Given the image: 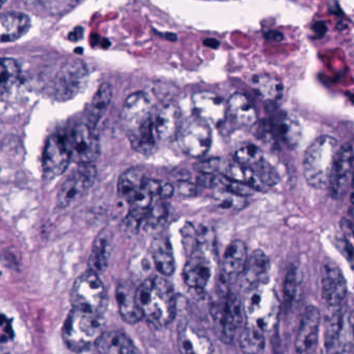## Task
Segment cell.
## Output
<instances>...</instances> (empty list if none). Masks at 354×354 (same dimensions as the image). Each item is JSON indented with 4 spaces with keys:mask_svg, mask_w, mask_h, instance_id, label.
Returning a JSON list of instances; mask_svg holds the SVG:
<instances>
[{
    "mask_svg": "<svg viewBox=\"0 0 354 354\" xmlns=\"http://www.w3.org/2000/svg\"><path fill=\"white\" fill-rule=\"evenodd\" d=\"M143 318L156 328L168 326L176 316L177 299L172 285L161 277H152L135 289Z\"/></svg>",
    "mask_w": 354,
    "mask_h": 354,
    "instance_id": "6da1fadb",
    "label": "cell"
},
{
    "mask_svg": "<svg viewBox=\"0 0 354 354\" xmlns=\"http://www.w3.org/2000/svg\"><path fill=\"white\" fill-rule=\"evenodd\" d=\"M339 142L332 136L318 137L310 145L303 157V176L314 189H328Z\"/></svg>",
    "mask_w": 354,
    "mask_h": 354,
    "instance_id": "7a4b0ae2",
    "label": "cell"
},
{
    "mask_svg": "<svg viewBox=\"0 0 354 354\" xmlns=\"http://www.w3.org/2000/svg\"><path fill=\"white\" fill-rule=\"evenodd\" d=\"M247 322L261 330L264 334L272 332L278 322L280 301L267 284L247 289L242 306Z\"/></svg>",
    "mask_w": 354,
    "mask_h": 354,
    "instance_id": "3957f363",
    "label": "cell"
},
{
    "mask_svg": "<svg viewBox=\"0 0 354 354\" xmlns=\"http://www.w3.org/2000/svg\"><path fill=\"white\" fill-rule=\"evenodd\" d=\"M102 333L101 314L73 308L62 328V339L71 351L81 353L96 344Z\"/></svg>",
    "mask_w": 354,
    "mask_h": 354,
    "instance_id": "277c9868",
    "label": "cell"
},
{
    "mask_svg": "<svg viewBox=\"0 0 354 354\" xmlns=\"http://www.w3.org/2000/svg\"><path fill=\"white\" fill-rule=\"evenodd\" d=\"M343 306L328 308L324 319V354H347L353 344V312L345 310Z\"/></svg>",
    "mask_w": 354,
    "mask_h": 354,
    "instance_id": "5b68a950",
    "label": "cell"
},
{
    "mask_svg": "<svg viewBox=\"0 0 354 354\" xmlns=\"http://www.w3.org/2000/svg\"><path fill=\"white\" fill-rule=\"evenodd\" d=\"M212 326L220 341L231 343L242 326L243 309L240 299L234 293H224L210 309Z\"/></svg>",
    "mask_w": 354,
    "mask_h": 354,
    "instance_id": "8992f818",
    "label": "cell"
},
{
    "mask_svg": "<svg viewBox=\"0 0 354 354\" xmlns=\"http://www.w3.org/2000/svg\"><path fill=\"white\" fill-rule=\"evenodd\" d=\"M71 299L76 309L102 314L105 308L106 291L98 274L89 270L79 277L73 286Z\"/></svg>",
    "mask_w": 354,
    "mask_h": 354,
    "instance_id": "52a82bcc",
    "label": "cell"
},
{
    "mask_svg": "<svg viewBox=\"0 0 354 354\" xmlns=\"http://www.w3.org/2000/svg\"><path fill=\"white\" fill-rule=\"evenodd\" d=\"M176 139L183 153L189 157H204L211 149V127L197 116H193L181 122Z\"/></svg>",
    "mask_w": 354,
    "mask_h": 354,
    "instance_id": "ba28073f",
    "label": "cell"
},
{
    "mask_svg": "<svg viewBox=\"0 0 354 354\" xmlns=\"http://www.w3.org/2000/svg\"><path fill=\"white\" fill-rule=\"evenodd\" d=\"M64 139L70 151L71 160L77 162L79 165L91 164L99 157V139L89 124H77Z\"/></svg>",
    "mask_w": 354,
    "mask_h": 354,
    "instance_id": "9c48e42d",
    "label": "cell"
},
{
    "mask_svg": "<svg viewBox=\"0 0 354 354\" xmlns=\"http://www.w3.org/2000/svg\"><path fill=\"white\" fill-rule=\"evenodd\" d=\"M96 169L91 164H81L69 178L62 183L57 195L60 207L72 205L87 194L95 183Z\"/></svg>",
    "mask_w": 354,
    "mask_h": 354,
    "instance_id": "30bf717a",
    "label": "cell"
},
{
    "mask_svg": "<svg viewBox=\"0 0 354 354\" xmlns=\"http://www.w3.org/2000/svg\"><path fill=\"white\" fill-rule=\"evenodd\" d=\"M87 78V68L82 62L79 60L67 62L54 79V93L57 99H71L85 86Z\"/></svg>",
    "mask_w": 354,
    "mask_h": 354,
    "instance_id": "8fae6325",
    "label": "cell"
},
{
    "mask_svg": "<svg viewBox=\"0 0 354 354\" xmlns=\"http://www.w3.org/2000/svg\"><path fill=\"white\" fill-rule=\"evenodd\" d=\"M321 314L315 306L306 309L294 342L295 354H315L319 341Z\"/></svg>",
    "mask_w": 354,
    "mask_h": 354,
    "instance_id": "7c38bea8",
    "label": "cell"
},
{
    "mask_svg": "<svg viewBox=\"0 0 354 354\" xmlns=\"http://www.w3.org/2000/svg\"><path fill=\"white\" fill-rule=\"evenodd\" d=\"M153 105L149 95L143 91H137L127 97L121 112V120L126 133L131 132L151 120Z\"/></svg>",
    "mask_w": 354,
    "mask_h": 354,
    "instance_id": "4fadbf2b",
    "label": "cell"
},
{
    "mask_svg": "<svg viewBox=\"0 0 354 354\" xmlns=\"http://www.w3.org/2000/svg\"><path fill=\"white\" fill-rule=\"evenodd\" d=\"M353 171V147L351 143L339 147L328 189L335 198H340L351 185Z\"/></svg>",
    "mask_w": 354,
    "mask_h": 354,
    "instance_id": "5bb4252c",
    "label": "cell"
},
{
    "mask_svg": "<svg viewBox=\"0 0 354 354\" xmlns=\"http://www.w3.org/2000/svg\"><path fill=\"white\" fill-rule=\"evenodd\" d=\"M195 115L206 124L220 126L227 118V103L224 100L211 91H199L193 95Z\"/></svg>",
    "mask_w": 354,
    "mask_h": 354,
    "instance_id": "9a60e30c",
    "label": "cell"
},
{
    "mask_svg": "<svg viewBox=\"0 0 354 354\" xmlns=\"http://www.w3.org/2000/svg\"><path fill=\"white\" fill-rule=\"evenodd\" d=\"M322 299L328 308L344 305L347 297V283L344 274L336 264H324L321 279Z\"/></svg>",
    "mask_w": 354,
    "mask_h": 354,
    "instance_id": "2e32d148",
    "label": "cell"
},
{
    "mask_svg": "<svg viewBox=\"0 0 354 354\" xmlns=\"http://www.w3.org/2000/svg\"><path fill=\"white\" fill-rule=\"evenodd\" d=\"M70 161V151L64 137L60 135L50 137L46 143L43 155V169L45 176L48 178H54L64 174Z\"/></svg>",
    "mask_w": 354,
    "mask_h": 354,
    "instance_id": "e0dca14e",
    "label": "cell"
},
{
    "mask_svg": "<svg viewBox=\"0 0 354 354\" xmlns=\"http://www.w3.org/2000/svg\"><path fill=\"white\" fill-rule=\"evenodd\" d=\"M212 276L210 260L201 248L189 254L188 260L183 268V280L185 284L195 290H203L207 287Z\"/></svg>",
    "mask_w": 354,
    "mask_h": 354,
    "instance_id": "ac0fdd59",
    "label": "cell"
},
{
    "mask_svg": "<svg viewBox=\"0 0 354 354\" xmlns=\"http://www.w3.org/2000/svg\"><path fill=\"white\" fill-rule=\"evenodd\" d=\"M272 136L290 149H297L301 140V127L297 118L285 111L276 112L269 122Z\"/></svg>",
    "mask_w": 354,
    "mask_h": 354,
    "instance_id": "d6986e66",
    "label": "cell"
},
{
    "mask_svg": "<svg viewBox=\"0 0 354 354\" xmlns=\"http://www.w3.org/2000/svg\"><path fill=\"white\" fill-rule=\"evenodd\" d=\"M179 108L175 104H166L153 113V126L156 137L168 141L176 138L181 126Z\"/></svg>",
    "mask_w": 354,
    "mask_h": 354,
    "instance_id": "ffe728a7",
    "label": "cell"
},
{
    "mask_svg": "<svg viewBox=\"0 0 354 354\" xmlns=\"http://www.w3.org/2000/svg\"><path fill=\"white\" fill-rule=\"evenodd\" d=\"M178 345L181 354L213 353L209 337L188 324L179 326Z\"/></svg>",
    "mask_w": 354,
    "mask_h": 354,
    "instance_id": "44dd1931",
    "label": "cell"
},
{
    "mask_svg": "<svg viewBox=\"0 0 354 354\" xmlns=\"http://www.w3.org/2000/svg\"><path fill=\"white\" fill-rule=\"evenodd\" d=\"M270 260L263 251L254 252L249 257H247L245 270H243V284L245 289L258 285L267 284L269 279Z\"/></svg>",
    "mask_w": 354,
    "mask_h": 354,
    "instance_id": "7402d4cb",
    "label": "cell"
},
{
    "mask_svg": "<svg viewBox=\"0 0 354 354\" xmlns=\"http://www.w3.org/2000/svg\"><path fill=\"white\" fill-rule=\"evenodd\" d=\"M31 20L26 14L8 12L0 15V44L12 43L26 35Z\"/></svg>",
    "mask_w": 354,
    "mask_h": 354,
    "instance_id": "603a6c76",
    "label": "cell"
},
{
    "mask_svg": "<svg viewBox=\"0 0 354 354\" xmlns=\"http://www.w3.org/2000/svg\"><path fill=\"white\" fill-rule=\"evenodd\" d=\"M227 115L241 127H253L258 122V113L255 106L247 95L234 93L227 103Z\"/></svg>",
    "mask_w": 354,
    "mask_h": 354,
    "instance_id": "cb8c5ba5",
    "label": "cell"
},
{
    "mask_svg": "<svg viewBox=\"0 0 354 354\" xmlns=\"http://www.w3.org/2000/svg\"><path fill=\"white\" fill-rule=\"evenodd\" d=\"M95 345L102 354H141L134 343L120 330L102 333Z\"/></svg>",
    "mask_w": 354,
    "mask_h": 354,
    "instance_id": "d4e9b609",
    "label": "cell"
},
{
    "mask_svg": "<svg viewBox=\"0 0 354 354\" xmlns=\"http://www.w3.org/2000/svg\"><path fill=\"white\" fill-rule=\"evenodd\" d=\"M116 301L121 316L127 324H134L143 319V314L137 305L135 289L127 283L116 288Z\"/></svg>",
    "mask_w": 354,
    "mask_h": 354,
    "instance_id": "484cf974",
    "label": "cell"
},
{
    "mask_svg": "<svg viewBox=\"0 0 354 354\" xmlns=\"http://www.w3.org/2000/svg\"><path fill=\"white\" fill-rule=\"evenodd\" d=\"M247 260V248L242 241H234L228 245L222 260V270L227 277L242 274Z\"/></svg>",
    "mask_w": 354,
    "mask_h": 354,
    "instance_id": "4316f807",
    "label": "cell"
},
{
    "mask_svg": "<svg viewBox=\"0 0 354 354\" xmlns=\"http://www.w3.org/2000/svg\"><path fill=\"white\" fill-rule=\"evenodd\" d=\"M112 248V235L109 231L104 230L100 232L94 243L89 257V268L91 272L99 274L104 272L108 266L110 253Z\"/></svg>",
    "mask_w": 354,
    "mask_h": 354,
    "instance_id": "83f0119b",
    "label": "cell"
},
{
    "mask_svg": "<svg viewBox=\"0 0 354 354\" xmlns=\"http://www.w3.org/2000/svg\"><path fill=\"white\" fill-rule=\"evenodd\" d=\"M127 135L133 149L137 153L143 155H150L153 153L156 147V140H157L155 130H154L153 116L151 120H148L139 128L127 133Z\"/></svg>",
    "mask_w": 354,
    "mask_h": 354,
    "instance_id": "f1b7e54d",
    "label": "cell"
},
{
    "mask_svg": "<svg viewBox=\"0 0 354 354\" xmlns=\"http://www.w3.org/2000/svg\"><path fill=\"white\" fill-rule=\"evenodd\" d=\"M251 85L257 95L266 102L278 101L284 93L282 81L272 75H256L251 79Z\"/></svg>",
    "mask_w": 354,
    "mask_h": 354,
    "instance_id": "f546056e",
    "label": "cell"
},
{
    "mask_svg": "<svg viewBox=\"0 0 354 354\" xmlns=\"http://www.w3.org/2000/svg\"><path fill=\"white\" fill-rule=\"evenodd\" d=\"M220 176H227L229 178L239 181V183H245V185L253 187L256 192H265L268 189L255 170L236 163V162L230 164L224 163V169H222Z\"/></svg>",
    "mask_w": 354,
    "mask_h": 354,
    "instance_id": "4dcf8cb0",
    "label": "cell"
},
{
    "mask_svg": "<svg viewBox=\"0 0 354 354\" xmlns=\"http://www.w3.org/2000/svg\"><path fill=\"white\" fill-rule=\"evenodd\" d=\"M154 266L161 276H172L176 270L172 247L166 239H158L152 245Z\"/></svg>",
    "mask_w": 354,
    "mask_h": 354,
    "instance_id": "1f68e13d",
    "label": "cell"
},
{
    "mask_svg": "<svg viewBox=\"0 0 354 354\" xmlns=\"http://www.w3.org/2000/svg\"><path fill=\"white\" fill-rule=\"evenodd\" d=\"M112 99V88L107 83H104L98 89L91 100V106L87 110V122L91 128H95L109 107Z\"/></svg>",
    "mask_w": 354,
    "mask_h": 354,
    "instance_id": "d6a6232c",
    "label": "cell"
},
{
    "mask_svg": "<svg viewBox=\"0 0 354 354\" xmlns=\"http://www.w3.org/2000/svg\"><path fill=\"white\" fill-rule=\"evenodd\" d=\"M239 344L245 354H262L265 351V334L256 326L247 324L239 336Z\"/></svg>",
    "mask_w": 354,
    "mask_h": 354,
    "instance_id": "836d02e7",
    "label": "cell"
},
{
    "mask_svg": "<svg viewBox=\"0 0 354 354\" xmlns=\"http://www.w3.org/2000/svg\"><path fill=\"white\" fill-rule=\"evenodd\" d=\"M20 68L12 58H0V95L8 93L18 82Z\"/></svg>",
    "mask_w": 354,
    "mask_h": 354,
    "instance_id": "e575fe53",
    "label": "cell"
},
{
    "mask_svg": "<svg viewBox=\"0 0 354 354\" xmlns=\"http://www.w3.org/2000/svg\"><path fill=\"white\" fill-rule=\"evenodd\" d=\"M145 174L139 169H130L121 176L118 183V192L124 199L128 201L133 194L141 189Z\"/></svg>",
    "mask_w": 354,
    "mask_h": 354,
    "instance_id": "d590c367",
    "label": "cell"
},
{
    "mask_svg": "<svg viewBox=\"0 0 354 354\" xmlns=\"http://www.w3.org/2000/svg\"><path fill=\"white\" fill-rule=\"evenodd\" d=\"M168 207L162 202L152 204L143 216L141 227L147 230H157L166 224L168 220Z\"/></svg>",
    "mask_w": 354,
    "mask_h": 354,
    "instance_id": "8d00e7d4",
    "label": "cell"
},
{
    "mask_svg": "<svg viewBox=\"0 0 354 354\" xmlns=\"http://www.w3.org/2000/svg\"><path fill=\"white\" fill-rule=\"evenodd\" d=\"M263 151L254 145H247L240 147L235 153V162L247 167L254 168L264 161Z\"/></svg>",
    "mask_w": 354,
    "mask_h": 354,
    "instance_id": "74e56055",
    "label": "cell"
},
{
    "mask_svg": "<svg viewBox=\"0 0 354 354\" xmlns=\"http://www.w3.org/2000/svg\"><path fill=\"white\" fill-rule=\"evenodd\" d=\"M214 201L218 207L224 210H241L247 206V199L245 197L235 195L230 192L220 189L215 192L214 195Z\"/></svg>",
    "mask_w": 354,
    "mask_h": 354,
    "instance_id": "f35d334b",
    "label": "cell"
},
{
    "mask_svg": "<svg viewBox=\"0 0 354 354\" xmlns=\"http://www.w3.org/2000/svg\"><path fill=\"white\" fill-rule=\"evenodd\" d=\"M143 185L154 198H159L161 200L168 199L175 193V187L172 183L150 178V177L143 178Z\"/></svg>",
    "mask_w": 354,
    "mask_h": 354,
    "instance_id": "ab89813d",
    "label": "cell"
},
{
    "mask_svg": "<svg viewBox=\"0 0 354 354\" xmlns=\"http://www.w3.org/2000/svg\"><path fill=\"white\" fill-rule=\"evenodd\" d=\"M216 187H220V189L230 192L237 196H241V197H247V196H251L256 193L253 187L224 176H216Z\"/></svg>",
    "mask_w": 354,
    "mask_h": 354,
    "instance_id": "60d3db41",
    "label": "cell"
},
{
    "mask_svg": "<svg viewBox=\"0 0 354 354\" xmlns=\"http://www.w3.org/2000/svg\"><path fill=\"white\" fill-rule=\"evenodd\" d=\"M224 163L220 159H210L195 164V168L200 174L210 176H220L224 169Z\"/></svg>",
    "mask_w": 354,
    "mask_h": 354,
    "instance_id": "b9f144b4",
    "label": "cell"
},
{
    "mask_svg": "<svg viewBox=\"0 0 354 354\" xmlns=\"http://www.w3.org/2000/svg\"><path fill=\"white\" fill-rule=\"evenodd\" d=\"M299 281H297V272L295 268H291L285 280L284 293L287 299H293L297 297Z\"/></svg>",
    "mask_w": 354,
    "mask_h": 354,
    "instance_id": "7bdbcfd3",
    "label": "cell"
},
{
    "mask_svg": "<svg viewBox=\"0 0 354 354\" xmlns=\"http://www.w3.org/2000/svg\"><path fill=\"white\" fill-rule=\"evenodd\" d=\"M177 189H178L179 195L183 196V197H193L197 192V185L187 180L180 181Z\"/></svg>",
    "mask_w": 354,
    "mask_h": 354,
    "instance_id": "ee69618b",
    "label": "cell"
},
{
    "mask_svg": "<svg viewBox=\"0 0 354 354\" xmlns=\"http://www.w3.org/2000/svg\"><path fill=\"white\" fill-rule=\"evenodd\" d=\"M341 228H342L343 233H344L345 239L348 241L349 243H353V221L348 218H343L341 222Z\"/></svg>",
    "mask_w": 354,
    "mask_h": 354,
    "instance_id": "f6af8a7d",
    "label": "cell"
},
{
    "mask_svg": "<svg viewBox=\"0 0 354 354\" xmlns=\"http://www.w3.org/2000/svg\"><path fill=\"white\" fill-rule=\"evenodd\" d=\"M204 45L208 46V47L213 48V49H216V48L220 47V41L215 39H206L204 41Z\"/></svg>",
    "mask_w": 354,
    "mask_h": 354,
    "instance_id": "bcb514c9",
    "label": "cell"
},
{
    "mask_svg": "<svg viewBox=\"0 0 354 354\" xmlns=\"http://www.w3.org/2000/svg\"><path fill=\"white\" fill-rule=\"evenodd\" d=\"M269 35L272 39H276V41H280V39H283V35H281V33L276 32V31H272V32L269 33Z\"/></svg>",
    "mask_w": 354,
    "mask_h": 354,
    "instance_id": "7dc6e473",
    "label": "cell"
},
{
    "mask_svg": "<svg viewBox=\"0 0 354 354\" xmlns=\"http://www.w3.org/2000/svg\"><path fill=\"white\" fill-rule=\"evenodd\" d=\"M6 1V0H0V8H1L2 6H3V3Z\"/></svg>",
    "mask_w": 354,
    "mask_h": 354,
    "instance_id": "c3c4849f",
    "label": "cell"
}]
</instances>
